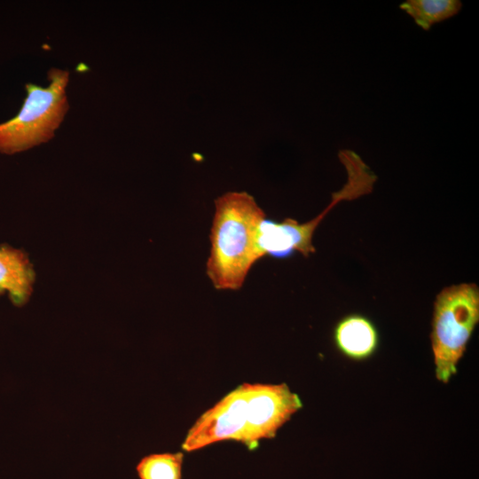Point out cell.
<instances>
[{
	"instance_id": "277c9868",
	"label": "cell",
	"mask_w": 479,
	"mask_h": 479,
	"mask_svg": "<svg viewBox=\"0 0 479 479\" xmlns=\"http://www.w3.org/2000/svg\"><path fill=\"white\" fill-rule=\"evenodd\" d=\"M340 160L348 173L345 185L332 196V201L318 216L306 223L287 217L282 222L264 218L260 223L257 233V246L263 256L268 255L284 259L294 252L308 257L315 253L312 243L316 228L326 214L341 200H350L373 191L377 177L360 157L351 151H342Z\"/></svg>"
},
{
	"instance_id": "9c48e42d",
	"label": "cell",
	"mask_w": 479,
	"mask_h": 479,
	"mask_svg": "<svg viewBox=\"0 0 479 479\" xmlns=\"http://www.w3.org/2000/svg\"><path fill=\"white\" fill-rule=\"evenodd\" d=\"M461 6L459 0H408L400 4V8L424 30L455 15Z\"/></svg>"
},
{
	"instance_id": "5b68a950",
	"label": "cell",
	"mask_w": 479,
	"mask_h": 479,
	"mask_svg": "<svg viewBox=\"0 0 479 479\" xmlns=\"http://www.w3.org/2000/svg\"><path fill=\"white\" fill-rule=\"evenodd\" d=\"M247 414L241 444L253 451L263 439H271L302 408L299 396L287 383L246 382Z\"/></svg>"
},
{
	"instance_id": "8992f818",
	"label": "cell",
	"mask_w": 479,
	"mask_h": 479,
	"mask_svg": "<svg viewBox=\"0 0 479 479\" xmlns=\"http://www.w3.org/2000/svg\"><path fill=\"white\" fill-rule=\"evenodd\" d=\"M246 414L247 388L244 382L196 420L185 437L183 451L192 452L227 440L240 443Z\"/></svg>"
},
{
	"instance_id": "7a4b0ae2",
	"label": "cell",
	"mask_w": 479,
	"mask_h": 479,
	"mask_svg": "<svg viewBox=\"0 0 479 479\" xmlns=\"http://www.w3.org/2000/svg\"><path fill=\"white\" fill-rule=\"evenodd\" d=\"M479 322V288L475 283L444 287L434 302L431 349L437 381L444 384L458 372Z\"/></svg>"
},
{
	"instance_id": "3957f363",
	"label": "cell",
	"mask_w": 479,
	"mask_h": 479,
	"mask_svg": "<svg viewBox=\"0 0 479 479\" xmlns=\"http://www.w3.org/2000/svg\"><path fill=\"white\" fill-rule=\"evenodd\" d=\"M69 72L52 67L50 84H26L27 96L17 115L0 123V153L13 154L45 143L54 137L69 106L66 88Z\"/></svg>"
},
{
	"instance_id": "ba28073f",
	"label": "cell",
	"mask_w": 479,
	"mask_h": 479,
	"mask_svg": "<svg viewBox=\"0 0 479 479\" xmlns=\"http://www.w3.org/2000/svg\"><path fill=\"white\" fill-rule=\"evenodd\" d=\"M35 271L27 255L8 245L0 246V295L8 293L14 306L25 305L32 294Z\"/></svg>"
},
{
	"instance_id": "30bf717a",
	"label": "cell",
	"mask_w": 479,
	"mask_h": 479,
	"mask_svg": "<svg viewBox=\"0 0 479 479\" xmlns=\"http://www.w3.org/2000/svg\"><path fill=\"white\" fill-rule=\"evenodd\" d=\"M184 453L163 452L144 456L136 466L139 479H182Z\"/></svg>"
},
{
	"instance_id": "6da1fadb",
	"label": "cell",
	"mask_w": 479,
	"mask_h": 479,
	"mask_svg": "<svg viewBox=\"0 0 479 479\" xmlns=\"http://www.w3.org/2000/svg\"><path fill=\"white\" fill-rule=\"evenodd\" d=\"M266 217L246 192H229L215 200L207 275L218 290H238L262 255L257 246L260 223Z\"/></svg>"
},
{
	"instance_id": "52a82bcc",
	"label": "cell",
	"mask_w": 479,
	"mask_h": 479,
	"mask_svg": "<svg viewBox=\"0 0 479 479\" xmlns=\"http://www.w3.org/2000/svg\"><path fill=\"white\" fill-rule=\"evenodd\" d=\"M334 342L338 351L352 361H365L379 347V333L368 318L360 314L343 317L334 329Z\"/></svg>"
}]
</instances>
